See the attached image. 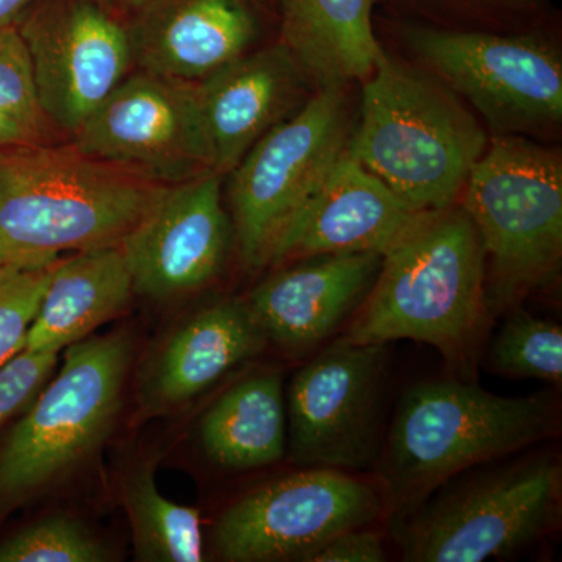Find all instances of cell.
I'll use <instances>...</instances> for the list:
<instances>
[{
	"instance_id": "cell-10",
	"label": "cell",
	"mask_w": 562,
	"mask_h": 562,
	"mask_svg": "<svg viewBox=\"0 0 562 562\" xmlns=\"http://www.w3.org/2000/svg\"><path fill=\"white\" fill-rule=\"evenodd\" d=\"M120 13L106 0H36L16 22L52 127L72 136L135 68Z\"/></svg>"
},
{
	"instance_id": "cell-15",
	"label": "cell",
	"mask_w": 562,
	"mask_h": 562,
	"mask_svg": "<svg viewBox=\"0 0 562 562\" xmlns=\"http://www.w3.org/2000/svg\"><path fill=\"white\" fill-rule=\"evenodd\" d=\"M422 214L346 150L280 233L268 265L349 251L383 255L412 231Z\"/></svg>"
},
{
	"instance_id": "cell-20",
	"label": "cell",
	"mask_w": 562,
	"mask_h": 562,
	"mask_svg": "<svg viewBox=\"0 0 562 562\" xmlns=\"http://www.w3.org/2000/svg\"><path fill=\"white\" fill-rule=\"evenodd\" d=\"M132 273L120 244L74 251L52 268L25 350H63L88 338L128 305Z\"/></svg>"
},
{
	"instance_id": "cell-33",
	"label": "cell",
	"mask_w": 562,
	"mask_h": 562,
	"mask_svg": "<svg viewBox=\"0 0 562 562\" xmlns=\"http://www.w3.org/2000/svg\"><path fill=\"white\" fill-rule=\"evenodd\" d=\"M111 5L116 7L120 11H136L140 9V7L146 5L150 0H106Z\"/></svg>"
},
{
	"instance_id": "cell-7",
	"label": "cell",
	"mask_w": 562,
	"mask_h": 562,
	"mask_svg": "<svg viewBox=\"0 0 562 562\" xmlns=\"http://www.w3.org/2000/svg\"><path fill=\"white\" fill-rule=\"evenodd\" d=\"M403 38L494 136L535 138L561 124V55L541 36L413 25Z\"/></svg>"
},
{
	"instance_id": "cell-22",
	"label": "cell",
	"mask_w": 562,
	"mask_h": 562,
	"mask_svg": "<svg viewBox=\"0 0 562 562\" xmlns=\"http://www.w3.org/2000/svg\"><path fill=\"white\" fill-rule=\"evenodd\" d=\"M199 438L210 460L247 471L280 461L286 453L288 414L277 373L235 384L202 417Z\"/></svg>"
},
{
	"instance_id": "cell-16",
	"label": "cell",
	"mask_w": 562,
	"mask_h": 562,
	"mask_svg": "<svg viewBox=\"0 0 562 562\" xmlns=\"http://www.w3.org/2000/svg\"><path fill=\"white\" fill-rule=\"evenodd\" d=\"M310 83L281 43L250 50L195 83L214 171L227 176L266 133L301 109L312 95Z\"/></svg>"
},
{
	"instance_id": "cell-19",
	"label": "cell",
	"mask_w": 562,
	"mask_h": 562,
	"mask_svg": "<svg viewBox=\"0 0 562 562\" xmlns=\"http://www.w3.org/2000/svg\"><path fill=\"white\" fill-rule=\"evenodd\" d=\"M268 338L246 302L225 301L190 317L162 347L149 382L154 406H176L265 350Z\"/></svg>"
},
{
	"instance_id": "cell-9",
	"label": "cell",
	"mask_w": 562,
	"mask_h": 562,
	"mask_svg": "<svg viewBox=\"0 0 562 562\" xmlns=\"http://www.w3.org/2000/svg\"><path fill=\"white\" fill-rule=\"evenodd\" d=\"M443 484L402 528L406 561L508 557L541 538L560 513L562 476L554 458H527Z\"/></svg>"
},
{
	"instance_id": "cell-4",
	"label": "cell",
	"mask_w": 562,
	"mask_h": 562,
	"mask_svg": "<svg viewBox=\"0 0 562 562\" xmlns=\"http://www.w3.org/2000/svg\"><path fill=\"white\" fill-rule=\"evenodd\" d=\"M458 203L482 243L487 313L513 312L560 272V154L527 136H494Z\"/></svg>"
},
{
	"instance_id": "cell-6",
	"label": "cell",
	"mask_w": 562,
	"mask_h": 562,
	"mask_svg": "<svg viewBox=\"0 0 562 562\" xmlns=\"http://www.w3.org/2000/svg\"><path fill=\"white\" fill-rule=\"evenodd\" d=\"M127 331L66 347L58 375L32 402L0 452V494L20 498L49 486L106 438L132 362Z\"/></svg>"
},
{
	"instance_id": "cell-18",
	"label": "cell",
	"mask_w": 562,
	"mask_h": 562,
	"mask_svg": "<svg viewBox=\"0 0 562 562\" xmlns=\"http://www.w3.org/2000/svg\"><path fill=\"white\" fill-rule=\"evenodd\" d=\"M258 284L246 303L268 341L308 350L330 338L371 291L382 266L373 251L317 255Z\"/></svg>"
},
{
	"instance_id": "cell-23",
	"label": "cell",
	"mask_w": 562,
	"mask_h": 562,
	"mask_svg": "<svg viewBox=\"0 0 562 562\" xmlns=\"http://www.w3.org/2000/svg\"><path fill=\"white\" fill-rule=\"evenodd\" d=\"M124 505L139 561L203 560L201 513L166 498L150 469L133 473L124 490Z\"/></svg>"
},
{
	"instance_id": "cell-31",
	"label": "cell",
	"mask_w": 562,
	"mask_h": 562,
	"mask_svg": "<svg viewBox=\"0 0 562 562\" xmlns=\"http://www.w3.org/2000/svg\"><path fill=\"white\" fill-rule=\"evenodd\" d=\"M31 140L38 139L20 127V125L7 120V117L0 116V149L13 146V144L31 143Z\"/></svg>"
},
{
	"instance_id": "cell-24",
	"label": "cell",
	"mask_w": 562,
	"mask_h": 562,
	"mask_svg": "<svg viewBox=\"0 0 562 562\" xmlns=\"http://www.w3.org/2000/svg\"><path fill=\"white\" fill-rule=\"evenodd\" d=\"M490 361L492 369L502 375L541 380L561 386V327L514 308L492 342Z\"/></svg>"
},
{
	"instance_id": "cell-28",
	"label": "cell",
	"mask_w": 562,
	"mask_h": 562,
	"mask_svg": "<svg viewBox=\"0 0 562 562\" xmlns=\"http://www.w3.org/2000/svg\"><path fill=\"white\" fill-rule=\"evenodd\" d=\"M442 29L476 31L475 25H502L528 16L536 0H401Z\"/></svg>"
},
{
	"instance_id": "cell-29",
	"label": "cell",
	"mask_w": 562,
	"mask_h": 562,
	"mask_svg": "<svg viewBox=\"0 0 562 562\" xmlns=\"http://www.w3.org/2000/svg\"><path fill=\"white\" fill-rule=\"evenodd\" d=\"M60 350H25L0 366V427L35 401L54 372Z\"/></svg>"
},
{
	"instance_id": "cell-27",
	"label": "cell",
	"mask_w": 562,
	"mask_h": 562,
	"mask_svg": "<svg viewBox=\"0 0 562 562\" xmlns=\"http://www.w3.org/2000/svg\"><path fill=\"white\" fill-rule=\"evenodd\" d=\"M54 265L0 266V366L24 349Z\"/></svg>"
},
{
	"instance_id": "cell-1",
	"label": "cell",
	"mask_w": 562,
	"mask_h": 562,
	"mask_svg": "<svg viewBox=\"0 0 562 562\" xmlns=\"http://www.w3.org/2000/svg\"><path fill=\"white\" fill-rule=\"evenodd\" d=\"M161 184L41 140L0 149V266L36 268L65 251L116 246Z\"/></svg>"
},
{
	"instance_id": "cell-5",
	"label": "cell",
	"mask_w": 562,
	"mask_h": 562,
	"mask_svg": "<svg viewBox=\"0 0 562 562\" xmlns=\"http://www.w3.org/2000/svg\"><path fill=\"white\" fill-rule=\"evenodd\" d=\"M553 424L543 395L502 397L454 380L417 384L387 435L382 471L391 498L420 501L469 469L541 441Z\"/></svg>"
},
{
	"instance_id": "cell-2",
	"label": "cell",
	"mask_w": 562,
	"mask_h": 562,
	"mask_svg": "<svg viewBox=\"0 0 562 562\" xmlns=\"http://www.w3.org/2000/svg\"><path fill=\"white\" fill-rule=\"evenodd\" d=\"M486 265L479 233L460 203L424 213L390 250L339 341L398 339L436 347L465 366L486 321Z\"/></svg>"
},
{
	"instance_id": "cell-14",
	"label": "cell",
	"mask_w": 562,
	"mask_h": 562,
	"mask_svg": "<svg viewBox=\"0 0 562 562\" xmlns=\"http://www.w3.org/2000/svg\"><path fill=\"white\" fill-rule=\"evenodd\" d=\"M224 183L211 171L161 188L120 244L136 294L169 301L220 276L235 241Z\"/></svg>"
},
{
	"instance_id": "cell-3",
	"label": "cell",
	"mask_w": 562,
	"mask_h": 562,
	"mask_svg": "<svg viewBox=\"0 0 562 562\" xmlns=\"http://www.w3.org/2000/svg\"><path fill=\"white\" fill-rule=\"evenodd\" d=\"M362 83L350 157L417 213L457 205L490 144L480 121L427 69L386 52Z\"/></svg>"
},
{
	"instance_id": "cell-30",
	"label": "cell",
	"mask_w": 562,
	"mask_h": 562,
	"mask_svg": "<svg viewBox=\"0 0 562 562\" xmlns=\"http://www.w3.org/2000/svg\"><path fill=\"white\" fill-rule=\"evenodd\" d=\"M382 561H386L382 538L366 527L339 532L306 560V562Z\"/></svg>"
},
{
	"instance_id": "cell-25",
	"label": "cell",
	"mask_w": 562,
	"mask_h": 562,
	"mask_svg": "<svg viewBox=\"0 0 562 562\" xmlns=\"http://www.w3.org/2000/svg\"><path fill=\"white\" fill-rule=\"evenodd\" d=\"M106 557L95 536L66 516L40 520L0 543V562H102Z\"/></svg>"
},
{
	"instance_id": "cell-13",
	"label": "cell",
	"mask_w": 562,
	"mask_h": 562,
	"mask_svg": "<svg viewBox=\"0 0 562 562\" xmlns=\"http://www.w3.org/2000/svg\"><path fill=\"white\" fill-rule=\"evenodd\" d=\"M386 346L338 341L295 373L288 446L310 468L361 471L379 452Z\"/></svg>"
},
{
	"instance_id": "cell-8",
	"label": "cell",
	"mask_w": 562,
	"mask_h": 562,
	"mask_svg": "<svg viewBox=\"0 0 562 562\" xmlns=\"http://www.w3.org/2000/svg\"><path fill=\"white\" fill-rule=\"evenodd\" d=\"M346 88H324L277 124L225 176L233 235L247 268L268 265L276 239L347 150Z\"/></svg>"
},
{
	"instance_id": "cell-21",
	"label": "cell",
	"mask_w": 562,
	"mask_h": 562,
	"mask_svg": "<svg viewBox=\"0 0 562 562\" xmlns=\"http://www.w3.org/2000/svg\"><path fill=\"white\" fill-rule=\"evenodd\" d=\"M280 43L317 90L366 80L384 50L373 32L375 0H277Z\"/></svg>"
},
{
	"instance_id": "cell-11",
	"label": "cell",
	"mask_w": 562,
	"mask_h": 562,
	"mask_svg": "<svg viewBox=\"0 0 562 562\" xmlns=\"http://www.w3.org/2000/svg\"><path fill=\"white\" fill-rule=\"evenodd\" d=\"M70 144L161 187L214 171L194 85L147 70H132Z\"/></svg>"
},
{
	"instance_id": "cell-26",
	"label": "cell",
	"mask_w": 562,
	"mask_h": 562,
	"mask_svg": "<svg viewBox=\"0 0 562 562\" xmlns=\"http://www.w3.org/2000/svg\"><path fill=\"white\" fill-rule=\"evenodd\" d=\"M0 116L41 139L47 128L27 44L16 24L0 27Z\"/></svg>"
},
{
	"instance_id": "cell-17",
	"label": "cell",
	"mask_w": 562,
	"mask_h": 562,
	"mask_svg": "<svg viewBox=\"0 0 562 562\" xmlns=\"http://www.w3.org/2000/svg\"><path fill=\"white\" fill-rule=\"evenodd\" d=\"M128 27L136 69L191 85L249 54L260 35L250 0H150Z\"/></svg>"
},
{
	"instance_id": "cell-12",
	"label": "cell",
	"mask_w": 562,
	"mask_h": 562,
	"mask_svg": "<svg viewBox=\"0 0 562 562\" xmlns=\"http://www.w3.org/2000/svg\"><path fill=\"white\" fill-rule=\"evenodd\" d=\"M382 513L371 484L313 468L258 487L225 509L214 543L225 561H306L339 532L368 527Z\"/></svg>"
},
{
	"instance_id": "cell-32",
	"label": "cell",
	"mask_w": 562,
	"mask_h": 562,
	"mask_svg": "<svg viewBox=\"0 0 562 562\" xmlns=\"http://www.w3.org/2000/svg\"><path fill=\"white\" fill-rule=\"evenodd\" d=\"M36 0H0V27L16 24Z\"/></svg>"
}]
</instances>
